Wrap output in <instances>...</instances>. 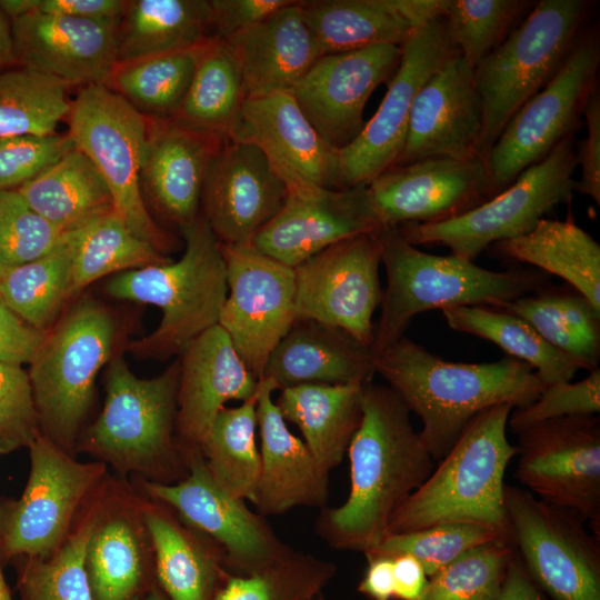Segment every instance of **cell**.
<instances>
[{"label":"cell","instance_id":"1","mask_svg":"<svg viewBox=\"0 0 600 600\" xmlns=\"http://www.w3.org/2000/svg\"><path fill=\"white\" fill-rule=\"evenodd\" d=\"M347 453L348 498L321 509L316 533L332 549L366 554L382 541L392 517L436 461L403 401L389 386L372 381L363 386L362 419Z\"/></svg>","mask_w":600,"mask_h":600},{"label":"cell","instance_id":"2","mask_svg":"<svg viewBox=\"0 0 600 600\" xmlns=\"http://www.w3.org/2000/svg\"><path fill=\"white\" fill-rule=\"evenodd\" d=\"M374 371L421 422L420 437L436 462L483 410L531 403L546 384L512 357L484 363L444 360L403 336L374 359Z\"/></svg>","mask_w":600,"mask_h":600},{"label":"cell","instance_id":"3","mask_svg":"<svg viewBox=\"0 0 600 600\" xmlns=\"http://www.w3.org/2000/svg\"><path fill=\"white\" fill-rule=\"evenodd\" d=\"M513 409L501 403L480 412L397 510L387 534L446 523H474L510 541L503 479L518 451L507 438Z\"/></svg>","mask_w":600,"mask_h":600},{"label":"cell","instance_id":"4","mask_svg":"<svg viewBox=\"0 0 600 600\" xmlns=\"http://www.w3.org/2000/svg\"><path fill=\"white\" fill-rule=\"evenodd\" d=\"M377 234L387 286L374 326V357L402 338L421 312L461 306L497 307L529 294L544 279L534 271H493L452 253H427L409 243L397 227L381 228Z\"/></svg>","mask_w":600,"mask_h":600},{"label":"cell","instance_id":"5","mask_svg":"<svg viewBox=\"0 0 600 600\" xmlns=\"http://www.w3.org/2000/svg\"><path fill=\"white\" fill-rule=\"evenodd\" d=\"M180 230L184 251L179 260L121 272L107 284L112 297L153 304L162 312L157 329L131 346L141 357L181 354L219 323L228 293L221 243L201 213Z\"/></svg>","mask_w":600,"mask_h":600},{"label":"cell","instance_id":"6","mask_svg":"<svg viewBox=\"0 0 600 600\" xmlns=\"http://www.w3.org/2000/svg\"><path fill=\"white\" fill-rule=\"evenodd\" d=\"M586 0H540L516 30L473 70L483 121L480 156L512 116L561 69L588 29Z\"/></svg>","mask_w":600,"mask_h":600},{"label":"cell","instance_id":"7","mask_svg":"<svg viewBox=\"0 0 600 600\" xmlns=\"http://www.w3.org/2000/svg\"><path fill=\"white\" fill-rule=\"evenodd\" d=\"M179 360L151 379L136 377L121 357L107 373L104 407L88 433L93 453L121 469H140L174 483L188 473L174 436Z\"/></svg>","mask_w":600,"mask_h":600},{"label":"cell","instance_id":"8","mask_svg":"<svg viewBox=\"0 0 600 600\" xmlns=\"http://www.w3.org/2000/svg\"><path fill=\"white\" fill-rule=\"evenodd\" d=\"M113 337L109 312L83 298L48 333L30 363L39 424L43 436L66 452L90 407L94 381L111 354Z\"/></svg>","mask_w":600,"mask_h":600},{"label":"cell","instance_id":"9","mask_svg":"<svg viewBox=\"0 0 600 600\" xmlns=\"http://www.w3.org/2000/svg\"><path fill=\"white\" fill-rule=\"evenodd\" d=\"M69 131L102 176L113 209L129 229L161 251L169 239L149 214L141 188L151 120L103 83L88 84L71 101Z\"/></svg>","mask_w":600,"mask_h":600},{"label":"cell","instance_id":"10","mask_svg":"<svg viewBox=\"0 0 600 600\" xmlns=\"http://www.w3.org/2000/svg\"><path fill=\"white\" fill-rule=\"evenodd\" d=\"M578 166L574 136L563 139L541 161L488 201L468 213L441 223L397 227L411 244H438L473 261L489 246L524 234L558 204L573 197Z\"/></svg>","mask_w":600,"mask_h":600},{"label":"cell","instance_id":"11","mask_svg":"<svg viewBox=\"0 0 600 600\" xmlns=\"http://www.w3.org/2000/svg\"><path fill=\"white\" fill-rule=\"evenodd\" d=\"M599 64L598 33L588 28L557 74L512 116L489 150L486 162L494 196L579 131L598 87Z\"/></svg>","mask_w":600,"mask_h":600},{"label":"cell","instance_id":"12","mask_svg":"<svg viewBox=\"0 0 600 600\" xmlns=\"http://www.w3.org/2000/svg\"><path fill=\"white\" fill-rule=\"evenodd\" d=\"M510 541L550 600H600L599 536L574 513L506 484Z\"/></svg>","mask_w":600,"mask_h":600},{"label":"cell","instance_id":"13","mask_svg":"<svg viewBox=\"0 0 600 600\" xmlns=\"http://www.w3.org/2000/svg\"><path fill=\"white\" fill-rule=\"evenodd\" d=\"M30 449V473L17 500L0 501V552L48 558L60 548L71 519L104 472L102 463H82L39 433Z\"/></svg>","mask_w":600,"mask_h":600},{"label":"cell","instance_id":"14","mask_svg":"<svg viewBox=\"0 0 600 600\" xmlns=\"http://www.w3.org/2000/svg\"><path fill=\"white\" fill-rule=\"evenodd\" d=\"M516 477L540 500L600 528V418L563 417L518 434Z\"/></svg>","mask_w":600,"mask_h":600},{"label":"cell","instance_id":"15","mask_svg":"<svg viewBox=\"0 0 600 600\" xmlns=\"http://www.w3.org/2000/svg\"><path fill=\"white\" fill-rule=\"evenodd\" d=\"M381 246L377 231L326 248L294 269L296 320L341 329L372 348L373 314L381 304Z\"/></svg>","mask_w":600,"mask_h":600},{"label":"cell","instance_id":"16","mask_svg":"<svg viewBox=\"0 0 600 600\" xmlns=\"http://www.w3.org/2000/svg\"><path fill=\"white\" fill-rule=\"evenodd\" d=\"M221 249L228 293L218 324L259 380L270 353L296 320L294 269L251 244H221Z\"/></svg>","mask_w":600,"mask_h":600},{"label":"cell","instance_id":"17","mask_svg":"<svg viewBox=\"0 0 600 600\" xmlns=\"http://www.w3.org/2000/svg\"><path fill=\"white\" fill-rule=\"evenodd\" d=\"M186 463L188 473L182 480L146 482L144 488L152 498L177 512L183 522L221 547L228 572L249 574L292 551L278 538L266 517L217 484L201 453L192 454Z\"/></svg>","mask_w":600,"mask_h":600},{"label":"cell","instance_id":"18","mask_svg":"<svg viewBox=\"0 0 600 600\" xmlns=\"http://www.w3.org/2000/svg\"><path fill=\"white\" fill-rule=\"evenodd\" d=\"M401 50L399 68L377 112L359 137L339 151L342 189L366 187L396 164L418 91L446 60L458 53L442 16L413 32Z\"/></svg>","mask_w":600,"mask_h":600},{"label":"cell","instance_id":"19","mask_svg":"<svg viewBox=\"0 0 600 600\" xmlns=\"http://www.w3.org/2000/svg\"><path fill=\"white\" fill-rule=\"evenodd\" d=\"M367 188L381 228L446 222L494 197L482 157H437L396 166Z\"/></svg>","mask_w":600,"mask_h":600},{"label":"cell","instance_id":"20","mask_svg":"<svg viewBox=\"0 0 600 600\" xmlns=\"http://www.w3.org/2000/svg\"><path fill=\"white\" fill-rule=\"evenodd\" d=\"M401 54L393 44L324 54L296 84L291 92L298 107L330 148L340 151L359 137L369 97L390 82Z\"/></svg>","mask_w":600,"mask_h":600},{"label":"cell","instance_id":"21","mask_svg":"<svg viewBox=\"0 0 600 600\" xmlns=\"http://www.w3.org/2000/svg\"><path fill=\"white\" fill-rule=\"evenodd\" d=\"M228 139L257 146L288 193L342 189L339 151L320 138L291 91L246 99Z\"/></svg>","mask_w":600,"mask_h":600},{"label":"cell","instance_id":"22","mask_svg":"<svg viewBox=\"0 0 600 600\" xmlns=\"http://www.w3.org/2000/svg\"><path fill=\"white\" fill-rule=\"evenodd\" d=\"M287 197L286 182L257 146L227 139L209 163L200 213L221 244H250Z\"/></svg>","mask_w":600,"mask_h":600},{"label":"cell","instance_id":"23","mask_svg":"<svg viewBox=\"0 0 600 600\" xmlns=\"http://www.w3.org/2000/svg\"><path fill=\"white\" fill-rule=\"evenodd\" d=\"M483 111L473 69L451 56L418 91L396 166L437 157L480 156Z\"/></svg>","mask_w":600,"mask_h":600},{"label":"cell","instance_id":"24","mask_svg":"<svg viewBox=\"0 0 600 600\" xmlns=\"http://www.w3.org/2000/svg\"><path fill=\"white\" fill-rule=\"evenodd\" d=\"M380 229L367 186L317 188L306 194L288 193L281 210L250 244L296 268L336 242Z\"/></svg>","mask_w":600,"mask_h":600},{"label":"cell","instance_id":"25","mask_svg":"<svg viewBox=\"0 0 600 600\" xmlns=\"http://www.w3.org/2000/svg\"><path fill=\"white\" fill-rule=\"evenodd\" d=\"M180 356L174 436L186 462L201 453L200 447L226 403L252 397L258 380L220 324L192 340Z\"/></svg>","mask_w":600,"mask_h":600},{"label":"cell","instance_id":"26","mask_svg":"<svg viewBox=\"0 0 600 600\" xmlns=\"http://www.w3.org/2000/svg\"><path fill=\"white\" fill-rule=\"evenodd\" d=\"M119 22L31 12L11 20L16 63L68 86L104 83L116 66Z\"/></svg>","mask_w":600,"mask_h":600},{"label":"cell","instance_id":"27","mask_svg":"<svg viewBox=\"0 0 600 600\" xmlns=\"http://www.w3.org/2000/svg\"><path fill=\"white\" fill-rule=\"evenodd\" d=\"M276 383L262 377L257 387L260 437V477L257 512L279 516L297 507H328L329 473L323 471L304 441L288 428L274 400Z\"/></svg>","mask_w":600,"mask_h":600},{"label":"cell","instance_id":"28","mask_svg":"<svg viewBox=\"0 0 600 600\" xmlns=\"http://www.w3.org/2000/svg\"><path fill=\"white\" fill-rule=\"evenodd\" d=\"M219 41L238 66L247 99L292 91L321 57L301 1Z\"/></svg>","mask_w":600,"mask_h":600},{"label":"cell","instance_id":"29","mask_svg":"<svg viewBox=\"0 0 600 600\" xmlns=\"http://www.w3.org/2000/svg\"><path fill=\"white\" fill-rule=\"evenodd\" d=\"M150 120L141 188L181 229L200 216L209 163L228 138L193 131L171 120Z\"/></svg>","mask_w":600,"mask_h":600},{"label":"cell","instance_id":"30","mask_svg":"<svg viewBox=\"0 0 600 600\" xmlns=\"http://www.w3.org/2000/svg\"><path fill=\"white\" fill-rule=\"evenodd\" d=\"M447 0H307L302 12L321 56L377 44L401 47L442 16Z\"/></svg>","mask_w":600,"mask_h":600},{"label":"cell","instance_id":"31","mask_svg":"<svg viewBox=\"0 0 600 600\" xmlns=\"http://www.w3.org/2000/svg\"><path fill=\"white\" fill-rule=\"evenodd\" d=\"M372 348L346 331L294 320L269 356L263 376L278 390L299 384H366L374 371Z\"/></svg>","mask_w":600,"mask_h":600},{"label":"cell","instance_id":"32","mask_svg":"<svg viewBox=\"0 0 600 600\" xmlns=\"http://www.w3.org/2000/svg\"><path fill=\"white\" fill-rule=\"evenodd\" d=\"M143 518L168 600H213L228 572L221 547L162 508L146 511Z\"/></svg>","mask_w":600,"mask_h":600},{"label":"cell","instance_id":"33","mask_svg":"<svg viewBox=\"0 0 600 600\" xmlns=\"http://www.w3.org/2000/svg\"><path fill=\"white\" fill-rule=\"evenodd\" d=\"M363 386L299 384L281 389L274 401L327 473L341 463L361 423Z\"/></svg>","mask_w":600,"mask_h":600},{"label":"cell","instance_id":"34","mask_svg":"<svg viewBox=\"0 0 600 600\" xmlns=\"http://www.w3.org/2000/svg\"><path fill=\"white\" fill-rule=\"evenodd\" d=\"M211 38L209 0H131L118 24L116 64L197 48Z\"/></svg>","mask_w":600,"mask_h":600},{"label":"cell","instance_id":"35","mask_svg":"<svg viewBox=\"0 0 600 600\" xmlns=\"http://www.w3.org/2000/svg\"><path fill=\"white\" fill-rule=\"evenodd\" d=\"M509 260L558 276L600 309V246L571 216L542 218L529 232L492 244Z\"/></svg>","mask_w":600,"mask_h":600},{"label":"cell","instance_id":"36","mask_svg":"<svg viewBox=\"0 0 600 600\" xmlns=\"http://www.w3.org/2000/svg\"><path fill=\"white\" fill-rule=\"evenodd\" d=\"M16 190L37 213L63 232L113 208L102 176L76 147Z\"/></svg>","mask_w":600,"mask_h":600},{"label":"cell","instance_id":"37","mask_svg":"<svg viewBox=\"0 0 600 600\" xmlns=\"http://www.w3.org/2000/svg\"><path fill=\"white\" fill-rule=\"evenodd\" d=\"M493 308L528 322L547 342L574 358L581 369H599L600 309L578 291L524 294Z\"/></svg>","mask_w":600,"mask_h":600},{"label":"cell","instance_id":"38","mask_svg":"<svg viewBox=\"0 0 600 600\" xmlns=\"http://www.w3.org/2000/svg\"><path fill=\"white\" fill-rule=\"evenodd\" d=\"M242 78L223 42L199 47L193 78L171 121L187 129L228 138L246 101Z\"/></svg>","mask_w":600,"mask_h":600},{"label":"cell","instance_id":"39","mask_svg":"<svg viewBox=\"0 0 600 600\" xmlns=\"http://www.w3.org/2000/svg\"><path fill=\"white\" fill-rule=\"evenodd\" d=\"M452 330L488 340L509 357L533 368L546 386L571 381L579 362L547 342L521 318L489 306H461L442 310Z\"/></svg>","mask_w":600,"mask_h":600},{"label":"cell","instance_id":"40","mask_svg":"<svg viewBox=\"0 0 600 600\" xmlns=\"http://www.w3.org/2000/svg\"><path fill=\"white\" fill-rule=\"evenodd\" d=\"M257 429L256 391L238 407L221 409L200 447L204 464L217 484L252 504L260 477Z\"/></svg>","mask_w":600,"mask_h":600},{"label":"cell","instance_id":"41","mask_svg":"<svg viewBox=\"0 0 600 600\" xmlns=\"http://www.w3.org/2000/svg\"><path fill=\"white\" fill-rule=\"evenodd\" d=\"M72 291L112 272L163 264L169 258L136 236L112 208L72 229Z\"/></svg>","mask_w":600,"mask_h":600},{"label":"cell","instance_id":"42","mask_svg":"<svg viewBox=\"0 0 600 600\" xmlns=\"http://www.w3.org/2000/svg\"><path fill=\"white\" fill-rule=\"evenodd\" d=\"M73 234L47 254L0 276V300L30 326L47 330L72 291Z\"/></svg>","mask_w":600,"mask_h":600},{"label":"cell","instance_id":"43","mask_svg":"<svg viewBox=\"0 0 600 600\" xmlns=\"http://www.w3.org/2000/svg\"><path fill=\"white\" fill-rule=\"evenodd\" d=\"M199 47L116 64L103 84L147 118L170 120L190 87Z\"/></svg>","mask_w":600,"mask_h":600},{"label":"cell","instance_id":"44","mask_svg":"<svg viewBox=\"0 0 600 600\" xmlns=\"http://www.w3.org/2000/svg\"><path fill=\"white\" fill-rule=\"evenodd\" d=\"M0 71V137L49 136L68 117L63 81L19 67Z\"/></svg>","mask_w":600,"mask_h":600},{"label":"cell","instance_id":"45","mask_svg":"<svg viewBox=\"0 0 600 600\" xmlns=\"http://www.w3.org/2000/svg\"><path fill=\"white\" fill-rule=\"evenodd\" d=\"M93 600H131L144 580V560L129 521L116 517L97 523L86 551Z\"/></svg>","mask_w":600,"mask_h":600},{"label":"cell","instance_id":"46","mask_svg":"<svg viewBox=\"0 0 600 600\" xmlns=\"http://www.w3.org/2000/svg\"><path fill=\"white\" fill-rule=\"evenodd\" d=\"M336 572L332 562L292 549L252 573L227 572L213 600H314Z\"/></svg>","mask_w":600,"mask_h":600},{"label":"cell","instance_id":"47","mask_svg":"<svg viewBox=\"0 0 600 600\" xmlns=\"http://www.w3.org/2000/svg\"><path fill=\"white\" fill-rule=\"evenodd\" d=\"M533 6L528 0H447L442 19L451 44L474 70Z\"/></svg>","mask_w":600,"mask_h":600},{"label":"cell","instance_id":"48","mask_svg":"<svg viewBox=\"0 0 600 600\" xmlns=\"http://www.w3.org/2000/svg\"><path fill=\"white\" fill-rule=\"evenodd\" d=\"M97 524L93 518L48 558H26L20 568V600H93L86 570V551Z\"/></svg>","mask_w":600,"mask_h":600},{"label":"cell","instance_id":"49","mask_svg":"<svg viewBox=\"0 0 600 600\" xmlns=\"http://www.w3.org/2000/svg\"><path fill=\"white\" fill-rule=\"evenodd\" d=\"M513 553L507 540L476 547L430 576L419 600H494Z\"/></svg>","mask_w":600,"mask_h":600},{"label":"cell","instance_id":"50","mask_svg":"<svg viewBox=\"0 0 600 600\" xmlns=\"http://www.w3.org/2000/svg\"><path fill=\"white\" fill-rule=\"evenodd\" d=\"M496 540L509 541L494 530L480 524L446 523L418 531L387 534L364 556L409 554L420 562L429 578L467 551Z\"/></svg>","mask_w":600,"mask_h":600},{"label":"cell","instance_id":"51","mask_svg":"<svg viewBox=\"0 0 600 600\" xmlns=\"http://www.w3.org/2000/svg\"><path fill=\"white\" fill-rule=\"evenodd\" d=\"M63 234L16 189L0 190V276L47 254Z\"/></svg>","mask_w":600,"mask_h":600},{"label":"cell","instance_id":"52","mask_svg":"<svg viewBox=\"0 0 600 600\" xmlns=\"http://www.w3.org/2000/svg\"><path fill=\"white\" fill-rule=\"evenodd\" d=\"M600 411V369L577 382L546 386L528 406L514 408L508 426L514 434L537 423L572 416L598 414Z\"/></svg>","mask_w":600,"mask_h":600},{"label":"cell","instance_id":"53","mask_svg":"<svg viewBox=\"0 0 600 600\" xmlns=\"http://www.w3.org/2000/svg\"><path fill=\"white\" fill-rule=\"evenodd\" d=\"M39 433L28 372L21 366L0 363V454L29 448Z\"/></svg>","mask_w":600,"mask_h":600},{"label":"cell","instance_id":"54","mask_svg":"<svg viewBox=\"0 0 600 600\" xmlns=\"http://www.w3.org/2000/svg\"><path fill=\"white\" fill-rule=\"evenodd\" d=\"M73 148L68 133L0 137V190L18 189Z\"/></svg>","mask_w":600,"mask_h":600},{"label":"cell","instance_id":"55","mask_svg":"<svg viewBox=\"0 0 600 600\" xmlns=\"http://www.w3.org/2000/svg\"><path fill=\"white\" fill-rule=\"evenodd\" d=\"M293 0H209L211 10V38L224 40L246 30Z\"/></svg>","mask_w":600,"mask_h":600},{"label":"cell","instance_id":"56","mask_svg":"<svg viewBox=\"0 0 600 600\" xmlns=\"http://www.w3.org/2000/svg\"><path fill=\"white\" fill-rule=\"evenodd\" d=\"M587 136L578 143L577 159L581 177L574 191L589 196L600 204V92L597 87L590 94L583 111Z\"/></svg>","mask_w":600,"mask_h":600},{"label":"cell","instance_id":"57","mask_svg":"<svg viewBox=\"0 0 600 600\" xmlns=\"http://www.w3.org/2000/svg\"><path fill=\"white\" fill-rule=\"evenodd\" d=\"M48 336L17 316L0 300V363H31Z\"/></svg>","mask_w":600,"mask_h":600},{"label":"cell","instance_id":"58","mask_svg":"<svg viewBox=\"0 0 600 600\" xmlns=\"http://www.w3.org/2000/svg\"><path fill=\"white\" fill-rule=\"evenodd\" d=\"M126 2L122 0H23L24 14L40 12L102 22H119Z\"/></svg>","mask_w":600,"mask_h":600},{"label":"cell","instance_id":"59","mask_svg":"<svg viewBox=\"0 0 600 600\" xmlns=\"http://www.w3.org/2000/svg\"><path fill=\"white\" fill-rule=\"evenodd\" d=\"M367 569L358 591L372 600L393 599V558L382 554L364 556Z\"/></svg>","mask_w":600,"mask_h":600},{"label":"cell","instance_id":"60","mask_svg":"<svg viewBox=\"0 0 600 600\" xmlns=\"http://www.w3.org/2000/svg\"><path fill=\"white\" fill-rule=\"evenodd\" d=\"M392 558L393 598L419 600L428 583V576L423 567L409 554H399Z\"/></svg>","mask_w":600,"mask_h":600},{"label":"cell","instance_id":"61","mask_svg":"<svg viewBox=\"0 0 600 600\" xmlns=\"http://www.w3.org/2000/svg\"><path fill=\"white\" fill-rule=\"evenodd\" d=\"M494 600H550L534 583L514 550L502 588Z\"/></svg>","mask_w":600,"mask_h":600},{"label":"cell","instance_id":"62","mask_svg":"<svg viewBox=\"0 0 600 600\" xmlns=\"http://www.w3.org/2000/svg\"><path fill=\"white\" fill-rule=\"evenodd\" d=\"M11 66H17L11 32V21L0 9V68Z\"/></svg>","mask_w":600,"mask_h":600},{"label":"cell","instance_id":"63","mask_svg":"<svg viewBox=\"0 0 600 600\" xmlns=\"http://www.w3.org/2000/svg\"><path fill=\"white\" fill-rule=\"evenodd\" d=\"M1 552H0V600H12L11 593L9 591V588L6 583L2 569H1Z\"/></svg>","mask_w":600,"mask_h":600},{"label":"cell","instance_id":"64","mask_svg":"<svg viewBox=\"0 0 600 600\" xmlns=\"http://www.w3.org/2000/svg\"><path fill=\"white\" fill-rule=\"evenodd\" d=\"M133 600H168V598L159 590L152 589L147 593V596Z\"/></svg>","mask_w":600,"mask_h":600}]
</instances>
